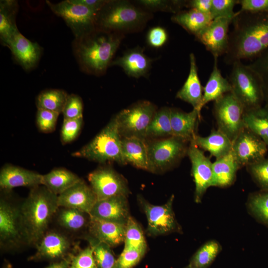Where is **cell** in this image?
Wrapping results in <instances>:
<instances>
[{"label":"cell","instance_id":"cell-47","mask_svg":"<svg viewBox=\"0 0 268 268\" xmlns=\"http://www.w3.org/2000/svg\"><path fill=\"white\" fill-rule=\"evenodd\" d=\"M146 252L135 249H124L116 260L115 268H133L140 262Z\"/></svg>","mask_w":268,"mask_h":268},{"label":"cell","instance_id":"cell-42","mask_svg":"<svg viewBox=\"0 0 268 268\" xmlns=\"http://www.w3.org/2000/svg\"><path fill=\"white\" fill-rule=\"evenodd\" d=\"M246 167L253 180L260 190H268V158L265 157Z\"/></svg>","mask_w":268,"mask_h":268},{"label":"cell","instance_id":"cell-3","mask_svg":"<svg viewBox=\"0 0 268 268\" xmlns=\"http://www.w3.org/2000/svg\"><path fill=\"white\" fill-rule=\"evenodd\" d=\"M96 30L84 37L75 39L73 50L83 70L98 74L104 72L110 65L122 37L100 29L97 32Z\"/></svg>","mask_w":268,"mask_h":268},{"label":"cell","instance_id":"cell-11","mask_svg":"<svg viewBox=\"0 0 268 268\" xmlns=\"http://www.w3.org/2000/svg\"><path fill=\"white\" fill-rule=\"evenodd\" d=\"M155 106L148 101L138 102L115 116L121 137L146 139L148 127L156 112Z\"/></svg>","mask_w":268,"mask_h":268},{"label":"cell","instance_id":"cell-28","mask_svg":"<svg viewBox=\"0 0 268 268\" xmlns=\"http://www.w3.org/2000/svg\"><path fill=\"white\" fill-rule=\"evenodd\" d=\"M123 157L127 164L143 170H148L147 143L146 139L137 137H122Z\"/></svg>","mask_w":268,"mask_h":268},{"label":"cell","instance_id":"cell-25","mask_svg":"<svg viewBox=\"0 0 268 268\" xmlns=\"http://www.w3.org/2000/svg\"><path fill=\"white\" fill-rule=\"evenodd\" d=\"M201 114L195 109L190 112L172 108L170 121L173 136L182 138L189 142L197 134L196 130Z\"/></svg>","mask_w":268,"mask_h":268},{"label":"cell","instance_id":"cell-32","mask_svg":"<svg viewBox=\"0 0 268 268\" xmlns=\"http://www.w3.org/2000/svg\"><path fill=\"white\" fill-rule=\"evenodd\" d=\"M172 21L195 36L206 27L213 20L210 13H205L196 9L181 11L171 17Z\"/></svg>","mask_w":268,"mask_h":268},{"label":"cell","instance_id":"cell-26","mask_svg":"<svg viewBox=\"0 0 268 268\" xmlns=\"http://www.w3.org/2000/svg\"><path fill=\"white\" fill-rule=\"evenodd\" d=\"M125 229L126 225L91 218L88 234L112 248L124 243Z\"/></svg>","mask_w":268,"mask_h":268},{"label":"cell","instance_id":"cell-12","mask_svg":"<svg viewBox=\"0 0 268 268\" xmlns=\"http://www.w3.org/2000/svg\"><path fill=\"white\" fill-rule=\"evenodd\" d=\"M174 200L172 195L163 205H154L149 203L141 195H138L137 200L144 211L147 220L146 233L148 236L156 237L173 233H182V229L176 218L173 209Z\"/></svg>","mask_w":268,"mask_h":268},{"label":"cell","instance_id":"cell-2","mask_svg":"<svg viewBox=\"0 0 268 268\" xmlns=\"http://www.w3.org/2000/svg\"><path fill=\"white\" fill-rule=\"evenodd\" d=\"M59 207L58 196L41 185L30 189L21 202V212L29 246L36 247L50 228Z\"/></svg>","mask_w":268,"mask_h":268},{"label":"cell","instance_id":"cell-43","mask_svg":"<svg viewBox=\"0 0 268 268\" xmlns=\"http://www.w3.org/2000/svg\"><path fill=\"white\" fill-rule=\"evenodd\" d=\"M138 3L146 8L152 10H161L173 13L181 11L186 6V0H141Z\"/></svg>","mask_w":268,"mask_h":268},{"label":"cell","instance_id":"cell-24","mask_svg":"<svg viewBox=\"0 0 268 268\" xmlns=\"http://www.w3.org/2000/svg\"><path fill=\"white\" fill-rule=\"evenodd\" d=\"M153 61L144 54L142 49L136 47L112 61L110 66H119L129 76L139 78L146 75Z\"/></svg>","mask_w":268,"mask_h":268},{"label":"cell","instance_id":"cell-6","mask_svg":"<svg viewBox=\"0 0 268 268\" xmlns=\"http://www.w3.org/2000/svg\"><path fill=\"white\" fill-rule=\"evenodd\" d=\"M148 14L125 0H109L98 12L97 29L108 31L130 30L145 22Z\"/></svg>","mask_w":268,"mask_h":268},{"label":"cell","instance_id":"cell-7","mask_svg":"<svg viewBox=\"0 0 268 268\" xmlns=\"http://www.w3.org/2000/svg\"><path fill=\"white\" fill-rule=\"evenodd\" d=\"M229 81L231 92L245 111L263 106L264 99L260 80L257 74L241 61L232 65Z\"/></svg>","mask_w":268,"mask_h":268},{"label":"cell","instance_id":"cell-45","mask_svg":"<svg viewBox=\"0 0 268 268\" xmlns=\"http://www.w3.org/2000/svg\"><path fill=\"white\" fill-rule=\"evenodd\" d=\"M68 268H98L91 247L80 249L73 255Z\"/></svg>","mask_w":268,"mask_h":268},{"label":"cell","instance_id":"cell-55","mask_svg":"<svg viewBox=\"0 0 268 268\" xmlns=\"http://www.w3.org/2000/svg\"><path fill=\"white\" fill-rule=\"evenodd\" d=\"M1 268H12L10 263L7 260H4Z\"/></svg>","mask_w":268,"mask_h":268},{"label":"cell","instance_id":"cell-48","mask_svg":"<svg viewBox=\"0 0 268 268\" xmlns=\"http://www.w3.org/2000/svg\"><path fill=\"white\" fill-rule=\"evenodd\" d=\"M59 113L44 109H38L36 114V124L38 129L43 133H49L56 128Z\"/></svg>","mask_w":268,"mask_h":268},{"label":"cell","instance_id":"cell-39","mask_svg":"<svg viewBox=\"0 0 268 268\" xmlns=\"http://www.w3.org/2000/svg\"><path fill=\"white\" fill-rule=\"evenodd\" d=\"M82 239L87 241L91 247L98 268H115L117 259L111 247L88 233Z\"/></svg>","mask_w":268,"mask_h":268},{"label":"cell","instance_id":"cell-9","mask_svg":"<svg viewBox=\"0 0 268 268\" xmlns=\"http://www.w3.org/2000/svg\"><path fill=\"white\" fill-rule=\"evenodd\" d=\"M46 2L56 15L64 20L75 39L84 37L97 29L98 12L70 0L58 3L46 0Z\"/></svg>","mask_w":268,"mask_h":268},{"label":"cell","instance_id":"cell-34","mask_svg":"<svg viewBox=\"0 0 268 268\" xmlns=\"http://www.w3.org/2000/svg\"><path fill=\"white\" fill-rule=\"evenodd\" d=\"M245 128L261 138L268 147V106L244 112Z\"/></svg>","mask_w":268,"mask_h":268},{"label":"cell","instance_id":"cell-50","mask_svg":"<svg viewBox=\"0 0 268 268\" xmlns=\"http://www.w3.org/2000/svg\"><path fill=\"white\" fill-rule=\"evenodd\" d=\"M168 34L166 30L160 26L151 28L147 33V41L151 47L159 48L167 42Z\"/></svg>","mask_w":268,"mask_h":268},{"label":"cell","instance_id":"cell-21","mask_svg":"<svg viewBox=\"0 0 268 268\" xmlns=\"http://www.w3.org/2000/svg\"><path fill=\"white\" fill-rule=\"evenodd\" d=\"M42 185V175L11 164H6L0 171V187L2 191L11 192L14 188L30 189Z\"/></svg>","mask_w":268,"mask_h":268},{"label":"cell","instance_id":"cell-8","mask_svg":"<svg viewBox=\"0 0 268 268\" xmlns=\"http://www.w3.org/2000/svg\"><path fill=\"white\" fill-rule=\"evenodd\" d=\"M148 170L164 172L176 165L186 155L190 142L174 136L147 141Z\"/></svg>","mask_w":268,"mask_h":268},{"label":"cell","instance_id":"cell-16","mask_svg":"<svg viewBox=\"0 0 268 268\" xmlns=\"http://www.w3.org/2000/svg\"><path fill=\"white\" fill-rule=\"evenodd\" d=\"M204 152L193 141L190 142L187 155L191 163V173L195 185L194 200L198 203L201 201L208 188L212 187L213 179L212 162Z\"/></svg>","mask_w":268,"mask_h":268},{"label":"cell","instance_id":"cell-56","mask_svg":"<svg viewBox=\"0 0 268 268\" xmlns=\"http://www.w3.org/2000/svg\"><path fill=\"white\" fill-rule=\"evenodd\" d=\"M184 268H189L187 266H186V267H185Z\"/></svg>","mask_w":268,"mask_h":268},{"label":"cell","instance_id":"cell-41","mask_svg":"<svg viewBox=\"0 0 268 268\" xmlns=\"http://www.w3.org/2000/svg\"><path fill=\"white\" fill-rule=\"evenodd\" d=\"M248 66L258 76L262 87L264 103L268 106V48Z\"/></svg>","mask_w":268,"mask_h":268},{"label":"cell","instance_id":"cell-53","mask_svg":"<svg viewBox=\"0 0 268 268\" xmlns=\"http://www.w3.org/2000/svg\"><path fill=\"white\" fill-rule=\"evenodd\" d=\"M72 2L83 5L99 12L109 0H70Z\"/></svg>","mask_w":268,"mask_h":268},{"label":"cell","instance_id":"cell-18","mask_svg":"<svg viewBox=\"0 0 268 268\" xmlns=\"http://www.w3.org/2000/svg\"><path fill=\"white\" fill-rule=\"evenodd\" d=\"M89 213L76 209L59 206L53 219L54 227L71 237L83 239L88 233Z\"/></svg>","mask_w":268,"mask_h":268},{"label":"cell","instance_id":"cell-22","mask_svg":"<svg viewBox=\"0 0 268 268\" xmlns=\"http://www.w3.org/2000/svg\"><path fill=\"white\" fill-rule=\"evenodd\" d=\"M8 48L14 59L25 70L33 68L41 55L42 49L39 44L28 40L20 32L13 38Z\"/></svg>","mask_w":268,"mask_h":268},{"label":"cell","instance_id":"cell-49","mask_svg":"<svg viewBox=\"0 0 268 268\" xmlns=\"http://www.w3.org/2000/svg\"><path fill=\"white\" fill-rule=\"evenodd\" d=\"M83 102L80 97L74 94L68 95L62 112L64 119L83 118Z\"/></svg>","mask_w":268,"mask_h":268},{"label":"cell","instance_id":"cell-38","mask_svg":"<svg viewBox=\"0 0 268 268\" xmlns=\"http://www.w3.org/2000/svg\"><path fill=\"white\" fill-rule=\"evenodd\" d=\"M68 94L63 90L50 89L42 91L36 98L38 109L62 112Z\"/></svg>","mask_w":268,"mask_h":268},{"label":"cell","instance_id":"cell-36","mask_svg":"<svg viewBox=\"0 0 268 268\" xmlns=\"http://www.w3.org/2000/svg\"><path fill=\"white\" fill-rule=\"evenodd\" d=\"M222 250L219 243L210 240L201 245L192 256L187 266L189 268H208Z\"/></svg>","mask_w":268,"mask_h":268},{"label":"cell","instance_id":"cell-15","mask_svg":"<svg viewBox=\"0 0 268 268\" xmlns=\"http://www.w3.org/2000/svg\"><path fill=\"white\" fill-rule=\"evenodd\" d=\"M268 147L261 138L244 128L232 142V151L241 168L265 158Z\"/></svg>","mask_w":268,"mask_h":268},{"label":"cell","instance_id":"cell-10","mask_svg":"<svg viewBox=\"0 0 268 268\" xmlns=\"http://www.w3.org/2000/svg\"><path fill=\"white\" fill-rule=\"evenodd\" d=\"M29 261H59L75 254L80 248L75 239L55 228H50L35 247Z\"/></svg>","mask_w":268,"mask_h":268},{"label":"cell","instance_id":"cell-4","mask_svg":"<svg viewBox=\"0 0 268 268\" xmlns=\"http://www.w3.org/2000/svg\"><path fill=\"white\" fill-rule=\"evenodd\" d=\"M0 198V248L5 252H15L29 246L21 212V202L10 192L2 191Z\"/></svg>","mask_w":268,"mask_h":268},{"label":"cell","instance_id":"cell-52","mask_svg":"<svg viewBox=\"0 0 268 268\" xmlns=\"http://www.w3.org/2000/svg\"><path fill=\"white\" fill-rule=\"evenodd\" d=\"M212 0H186V6L196 9L205 13H210Z\"/></svg>","mask_w":268,"mask_h":268},{"label":"cell","instance_id":"cell-23","mask_svg":"<svg viewBox=\"0 0 268 268\" xmlns=\"http://www.w3.org/2000/svg\"><path fill=\"white\" fill-rule=\"evenodd\" d=\"M190 71L186 80L176 97L191 104L201 114L203 87L199 77L195 55L190 54Z\"/></svg>","mask_w":268,"mask_h":268},{"label":"cell","instance_id":"cell-17","mask_svg":"<svg viewBox=\"0 0 268 268\" xmlns=\"http://www.w3.org/2000/svg\"><path fill=\"white\" fill-rule=\"evenodd\" d=\"M232 19L219 17L211 22L199 34L196 38L202 44L214 58L225 55L229 45V26Z\"/></svg>","mask_w":268,"mask_h":268},{"label":"cell","instance_id":"cell-29","mask_svg":"<svg viewBox=\"0 0 268 268\" xmlns=\"http://www.w3.org/2000/svg\"><path fill=\"white\" fill-rule=\"evenodd\" d=\"M18 8V2L16 0L0 1V39L1 44L7 47L20 32L15 20Z\"/></svg>","mask_w":268,"mask_h":268},{"label":"cell","instance_id":"cell-51","mask_svg":"<svg viewBox=\"0 0 268 268\" xmlns=\"http://www.w3.org/2000/svg\"><path fill=\"white\" fill-rule=\"evenodd\" d=\"M241 5L239 11L262 12L268 11V0H238Z\"/></svg>","mask_w":268,"mask_h":268},{"label":"cell","instance_id":"cell-5","mask_svg":"<svg viewBox=\"0 0 268 268\" xmlns=\"http://www.w3.org/2000/svg\"><path fill=\"white\" fill-rule=\"evenodd\" d=\"M72 156L100 163L115 162L125 165L122 151V137L115 116L92 140L73 152Z\"/></svg>","mask_w":268,"mask_h":268},{"label":"cell","instance_id":"cell-33","mask_svg":"<svg viewBox=\"0 0 268 268\" xmlns=\"http://www.w3.org/2000/svg\"><path fill=\"white\" fill-rule=\"evenodd\" d=\"M81 179L77 175L66 168H57L42 175V185L59 196Z\"/></svg>","mask_w":268,"mask_h":268},{"label":"cell","instance_id":"cell-44","mask_svg":"<svg viewBox=\"0 0 268 268\" xmlns=\"http://www.w3.org/2000/svg\"><path fill=\"white\" fill-rule=\"evenodd\" d=\"M83 118L64 119L61 131V142L63 144L73 141L79 134L83 125Z\"/></svg>","mask_w":268,"mask_h":268},{"label":"cell","instance_id":"cell-27","mask_svg":"<svg viewBox=\"0 0 268 268\" xmlns=\"http://www.w3.org/2000/svg\"><path fill=\"white\" fill-rule=\"evenodd\" d=\"M240 169L231 151L212 162V187L227 188L233 185Z\"/></svg>","mask_w":268,"mask_h":268},{"label":"cell","instance_id":"cell-14","mask_svg":"<svg viewBox=\"0 0 268 268\" xmlns=\"http://www.w3.org/2000/svg\"><path fill=\"white\" fill-rule=\"evenodd\" d=\"M87 178L98 201L120 195L128 197L130 193L126 179L110 167H99Z\"/></svg>","mask_w":268,"mask_h":268},{"label":"cell","instance_id":"cell-13","mask_svg":"<svg viewBox=\"0 0 268 268\" xmlns=\"http://www.w3.org/2000/svg\"><path fill=\"white\" fill-rule=\"evenodd\" d=\"M244 109L232 92L214 101L213 113L217 129L233 142L245 128Z\"/></svg>","mask_w":268,"mask_h":268},{"label":"cell","instance_id":"cell-37","mask_svg":"<svg viewBox=\"0 0 268 268\" xmlns=\"http://www.w3.org/2000/svg\"><path fill=\"white\" fill-rule=\"evenodd\" d=\"M246 205L249 213L258 222L268 227V189L250 194Z\"/></svg>","mask_w":268,"mask_h":268},{"label":"cell","instance_id":"cell-31","mask_svg":"<svg viewBox=\"0 0 268 268\" xmlns=\"http://www.w3.org/2000/svg\"><path fill=\"white\" fill-rule=\"evenodd\" d=\"M231 91L232 87L229 80L222 75L218 68V58H214L212 70L203 87L201 108L208 102L215 101Z\"/></svg>","mask_w":268,"mask_h":268},{"label":"cell","instance_id":"cell-19","mask_svg":"<svg viewBox=\"0 0 268 268\" xmlns=\"http://www.w3.org/2000/svg\"><path fill=\"white\" fill-rule=\"evenodd\" d=\"M128 197L120 195L97 201L89 213L91 217L126 225L131 216Z\"/></svg>","mask_w":268,"mask_h":268},{"label":"cell","instance_id":"cell-30","mask_svg":"<svg viewBox=\"0 0 268 268\" xmlns=\"http://www.w3.org/2000/svg\"><path fill=\"white\" fill-rule=\"evenodd\" d=\"M202 150L209 152L216 159L221 158L232 150V141L219 130H213L206 136L196 134L192 140Z\"/></svg>","mask_w":268,"mask_h":268},{"label":"cell","instance_id":"cell-1","mask_svg":"<svg viewBox=\"0 0 268 268\" xmlns=\"http://www.w3.org/2000/svg\"><path fill=\"white\" fill-rule=\"evenodd\" d=\"M229 45L224 55L227 65L242 60H252L268 48V11H238L233 18Z\"/></svg>","mask_w":268,"mask_h":268},{"label":"cell","instance_id":"cell-35","mask_svg":"<svg viewBox=\"0 0 268 268\" xmlns=\"http://www.w3.org/2000/svg\"><path fill=\"white\" fill-rule=\"evenodd\" d=\"M170 110L171 108L164 107L156 111L147 129L146 139H157L173 136Z\"/></svg>","mask_w":268,"mask_h":268},{"label":"cell","instance_id":"cell-40","mask_svg":"<svg viewBox=\"0 0 268 268\" xmlns=\"http://www.w3.org/2000/svg\"><path fill=\"white\" fill-rule=\"evenodd\" d=\"M124 249L147 251V244L140 225L132 216L126 224Z\"/></svg>","mask_w":268,"mask_h":268},{"label":"cell","instance_id":"cell-46","mask_svg":"<svg viewBox=\"0 0 268 268\" xmlns=\"http://www.w3.org/2000/svg\"><path fill=\"white\" fill-rule=\"evenodd\" d=\"M238 0H212L210 14L213 19L227 18L233 19L236 14L234 11L235 5Z\"/></svg>","mask_w":268,"mask_h":268},{"label":"cell","instance_id":"cell-20","mask_svg":"<svg viewBox=\"0 0 268 268\" xmlns=\"http://www.w3.org/2000/svg\"><path fill=\"white\" fill-rule=\"evenodd\" d=\"M97 201L90 185L82 179L58 196L59 206L74 208L88 213Z\"/></svg>","mask_w":268,"mask_h":268},{"label":"cell","instance_id":"cell-54","mask_svg":"<svg viewBox=\"0 0 268 268\" xmlns=\"http://www.w3.org/2000/svg\"><path fill=\"white\" fill-rule=\"evenodd\" d=\"M72 256L73 255L59 261L50 263L45 268H68Z\"/></svg>","mask_w":268,"mask_h":268}]
</instances>
